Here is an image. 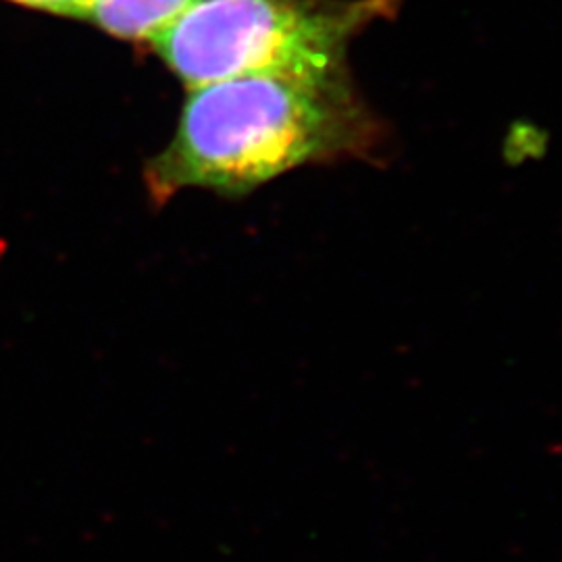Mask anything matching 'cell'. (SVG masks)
Instances as JSON below:
<instances>
[{
  "label": "cell",
  "mask_w": 562,
  "mask_h": 562,
  "mask_svg": "<svg viewBox=\"0 0 562 562\" xmlns=\"http://www.w3.org/2000/svg\"><path fill=\"white\" fill-rule=\"evenodd\" d=\"M390 0H196L150 46L190 90L213 81L344 67L348 42Z\"/></svg>",
  "instance_id": "cell-2"
},
{
  "label": "cell",
  "mask_w": 562,
  "mask_h": 562,
  "mask_svg": "<svg viewBox=\"0 0 562 562\" xmlns=\"http://www.w3.org/2000/svg\"><path fill=\"white\" fill-rule=\"evenodd\" d=\"M196 0H92L86 20L121 41L153 42Z\"/></svg>",
  "instance_id": "cell-3"
},
{
  "label": "cell",
  "mask_w": 562,
  "mask_h": 562,
  "mask_svg": "<svg viewBox=\"0 0 562 562\" xmlns=\"http://www.w3.org/2000/svg\"><path fill=\"white\" fill-rule=\"evenodd\" d=\"M373 134L344 67L213 81L192 88L144 180L155 201L188 188L240 196L304 162L357 153Z\"/></svg>",
  "instance_id": "cell-1"
},
{
  "label": "cell",
  "mask_w": 562,
  "mask_h": 562,
  "mask_svg": "<svg viewBox=\"0 0 562 562\" xmlns=\"http://www.w3.org/2000/svg\"><path fill=\"white\" fill-rule=\"evenodd\" d=\"M7 2H15L27 9H36L59 18H74V20H86L92 4V0H7Z\"/></svg>",
  "instance_id": "cell-4"
}]
</instances>
